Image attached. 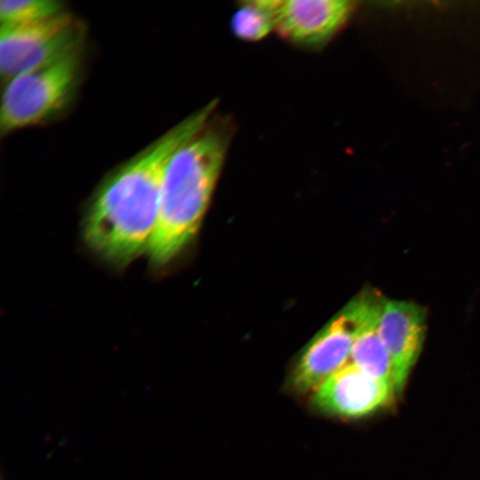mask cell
Masks as SVG:
<instances>
[{"instance_id":"1","label":"cell","mask_w":480,"mask_h":480,"mask_svg":"<svg viewBox=\"0 0 480 480\" xmlns=\"http://www.w3.org/2000/svg\"><path fill=\"white\" fill-rule=\"evenodd\" d=\"M209 117L206 108L197 109L102 179L90 199L83 227L84 242L95 253L119 267L148 253L166 165Z\"/></svg>"},{"instance_id":"2","label":"cell","mask_w":480,"mask_h":480,"mask_svg":"<svg viewBox=\"0 0 480 480\" xmlns=\"http://www.w3.org/2000/svg\"><path fill=\"white\" fill-rule=\"evenodd\" d=\"M230 140L228 125L211 118L172 156L164 173L156 227L148 252L154 267L168 264L196 236Z\"/></svg>"},{"instance_id":"3","label":"cell","mask_w":480,"mask_h":480,"mask_svg":"<svg viewBox=\"0 0 480 480\" xmlns=\"http://www.w3.org/2000/svg\"><path fill=\"white\" fill-rule=\"evenodd\" d=\"M83 71V48L6 82L0 109L2 135L49 122L75 100Z\"/></svg>"},{"instance_id":"4","label":"cell","mask_w":480,"mask_h":480,"mask_svg":"<svg viewBox=\"0 0 480 480\" xmlns=\"http://www.w3.org/2000/svg\"><path fill=\"white\" fill-rule=\"evenodd\" d=\"M84 37V23L67 10L34 23L1 26V76L7 82L83 48Z\"/></svg>"},{"instance_id":"5","label":"cell","mask_w":480,"mask_h":480,"mask_svg":"<svg viewBox=\"0 0 480 480\" xmlns=\"http://www.w3.org/2000/svg\"><path fill=\"white\" fill-rule=\"evenodd\" d=\"M354 8L348 0H274L275 30L293 44L319 49L344 27Z\"/></svg>"},{"instance_id":"6","label":"cell","mask_w":480,"mask_h":480,"mask_svg":"<svg viewBox=\"0 0 480 480\" xmlns=\"http://www.w3.org/2000/svg\"><path fill=\"white\" fill-rule=\"evenodd\" d=\"M396 391L349 363L314 391L312 405L328 415L356 419L390 405Z\"/></svg>"},{"instance_id":"7","label":"cell","mask_w":480,"mask_h":480,"mask_svg":"<svg viewBox=\"0 0 480 480\" xmlns=\"http://www.w3.org/2000/svg\"><path fill=\"white\" fill-rule=\"evenodd\" d=\"M354 325L345 309L338 314L307 345L292 375L294 391H315L347 364L351 356Z\"/></svg>"},{"instance_id":"8","label":"cell","mask_w":480,"mask_h":480,"mask_svg":"<svg viewBox=\"0 0 480 480\" xmlns=\"http://www.w3.org/2000/svg\"><path fill=\"white\" fill-rule=\"evenodd\" d=\"M379 331L392 361L396 391H402L424 341L425 309L412 301L386 300Z\"/></svg>"},{"instance_id":"9","label":"cell","mask_w":480,"mask_h":480,"mask_svg":"<svg viewBox=\"0 0 480 480\" xmlns=\"http://www.w3.org/2000/svg\"><path fill=\"white\" fill-rule=\"evenodd\" d=\"M385 300L377 292H366L344 309L354 325L351 363L372 378L396 388L392 361L379 331Z\"/></svg>"},{"instance_id":"10","label":"cell","mask_w":480,"mask_h":480,"mask_svg":"<svg viewBox=\"0 0 480 480\" xmlns=\"http://www.w3.org/2000/svg\"><path fill=\"white\" fill-rule=\"evenodd\" d=\"M231 28L242 40H261L275 30L274 0L242 2L232 17Z\"/></svg>"},{"instance_id":"11","label":"cell","mask_w":480,"mask_h":480,"mask_svg":"<svg viewBox=\"0 0 480 480\" xmlns=\"http://www.w3.org/2000/svg\"><path fill=\"white\" fill-rule=\"evenodd\" d=\"M65 10V4L56 0H1V26L41 21Z\"/></svg>"},{"instance_id":"12","label":"cell","mask_w":480,"mask_h":480,"mask_svg":"<svg viewBox=\"0 0 480 480\" xmlns=\"http://www.w3.org/2000/svg\"><path fill=\"white\" fill-rule=\"evenodd\" d=\"M2 480H4V477H2Z\"/></svg>"}]
</instances>
